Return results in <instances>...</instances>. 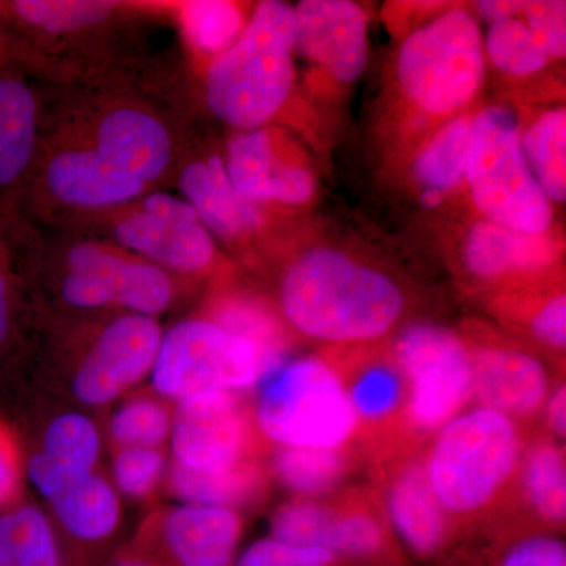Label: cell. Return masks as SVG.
<instances>
[{
	"label": "cell",
	"instance_id": "8992f818",
	"mask_svg": "<svg viewBox=\"0 0 566 566\" xmlns=\"http://www.w3.org/2000/svg\"><path fill=\"white\" fill-rule=\"evenodd\" d=\"M260 386L256 430L275 446L346 450L359 438L340 376L324 357L286 360Z\"/></svg>",
	"mask_w": 566,
	"mask_h": 566
},
{
	"label": "cell",
	"instance_id": "ac0fdd59",
	"mask_svg": "<svg viewBox=\"0 0 566 566\" xmlns=\"http://www.w3.org/2000/svg\"><path fill=\"white\" fill-rule=\"evenodd\" d=\"M112 234L118 249L164 271L199 274L214 263L216 240L199 218H163L133 210Z\"/></svg>",
	"mask_w": 566,
	"mask_h": 566
},
{
	"label": "cell",
	"instance_id": "2e32d148",
	"mask_svg": "<svg viewBox=\"0 0 566 566\" xmlns=\"http://www.w3.org/2000/svg\"><path fill=\"white\" fill-rule=\"evenodd\" d=\"M293 9L297 54L338 84L359 80L370 44L364 7L352 0H303Z\"/></svg>",
	"mask_w": 566,
	"mask_h": 566
},
{
	"label": "cell",
	"instance_id": "52a82bcc",
	"mask_svg": "<svg viewBox=\"0 0 566 566\" xmlns=\"http://www.w3.org/2000/svg\"><path fill=\"white\" fill-rule=\"evenodd\" d=\"M392 354L408 385L406 441L434 436L474 398L471 348L455 331L411 324L398 334Z\"/></svg>",
	"mask_w": 566,
	"mask_h": 566
},
{
	"label": "cell",
	"instance_id": "83f0119b",
	"mask_svg": "<svg viewBox=\"0 0 566 566\" xmlns=\"http://www.w3.org/2000/svg\"><path fill=\"white\" fill-rule=\"evenodd\" d=\"M516 482L528 512L549 531L566 521L565 449L549 436H538L524 447Z\"/></svg>",
	"mask_w": 566,
	"mask_h": 566
},
{
	"label": "cell",
	"instance_id": "7bdbcfd3",
	"mask_svg": "<svg viewBox=\"0 0 566 566\" xmlns=\"http://www.w3.org/2000/svg\"><path fill=\"white\" fill-rule=\"evenodd\" d=\"M0 214V349L10 340L13 331L14 305L13 283H11L10 248L13 244L10 223Z\"/></svg>",
	"mask_w": 566,
	"mask_h": 566
},
{
	"label": "cell",
	"instance_id": "d6a6232c",
	"mask_svg": "<svg viewBox=\"0 0 566 566\" xmlns=\"http://www.w3.org/2000/svg\"><path fill=\"white\" fill-rule=\"evenodd\" d=\"M178 20L189 46L210 62L240 39L249 17L229 0H189L178 7Z\"/></svg>",
	"mask_w": 566,
	"mask_h": 566
},
{
	"label": "cell",
	"instance_id": "6da1fadb",
	"mask_svg": "<svg viewBox=\"0 0 566 566\" xmlns=\"http://www.w3.org/2000/svg\"><path fill=\"white\" fill-rule=\"evenodd\" d=\"M281 311L296 333L334 346L381 340L400 322L405 294L389 275L334 248L308 249L282 275Z\"/></svg>",
	"mask_w": 566,
	"mask_h": 566
},
{
	"label": "cell",
	"instance_id": "ffe728a7",
	"mask_svg": "<svg viewBox=\"0 0 566 566\" xmlns=\"http://www.w3.org/2000/svg\"><path fill=\"white\" fill-rule=\"evenodd\" d=\"M557 252L549 233L515 232L482 219L465 233L461 263L476 281L501 283L543 273Z\"/></svg>",
	"mask_w": 566,
	"mask_h": 566
},
{
	"label": "cell",
	"instance_id": "4fadbf2b",
	"mask_svg": "<svg viewBox=\"0 0 566 566\" xmlns=\"http://www.w3.org/2000/svg\"><path fill=\"white\" fill-rule=\"evenodd\" d=\"M327 360L340 376L359 424V438L375 446L379 457L403 446L400 436L405 438L408 385L392 352L359 348Z\"/></svg>",
	"mask_w": 566,
	"mask_h": 566
},
{
	"label": "cell",
	"instance_id": "7a4b0ae2",
	"mask_svg": "<svg viewBox=\"0 0 566 566\" xmlns=\"http://www.w3.org/2000/svg\"><path fill=\"white\" fill-rule=\"evenodd\" d=\"M294 9L264 0L229 50L208 62L205 99L214 117L237 132L263 128L292 98L296 69Z\"/></svg>",
	"mask_w": 566,
	"mask_h": 566
},
{
	"label": "cell",
	"instance_id": "8fae6325",
	"mask_svg": "<svg viewBox=\"0 0 566 566\" xmlns=\"http://www.w3.org/2000/svg\"><path fill=\"white\" fill-rule=\"evenodd\" d=\"M381 461L376 495L398 545L420 560L441 556L457 526L436 497L422 453L395 449L381 455Z\"/></svg>",
	"mask_w": 566,
	"mask_h": 566
},
{
	"label": "cell",
	"instance_id": "1f68e13d",
	"mask_svg": "<svg viewBox=\"0 0 566 566\" xmlns=\"http://www.w3.org/2000/svg\"><path fill=\"white\" fill-rule=\"evenodd\" d=\"M352 461L346 450L277 447L271 469L279 483L296 497L322 499L344 483Z\"/></svg>",
	"mask_w": 566,
	"mask_h": 566
},
{
	"label": "cell",
	"instance_id": "30bf717a",
	"mask_svg": "<svg viewBox=\"0 0 566 566\" xmlns=\"http://www.w3.org/2000/svg\"><path fill=\"white\" fill-rule=\"evenodd\" d=\"M486 62L499 73L531 77L566 54V3L560 0H486L475 7Z\"/></svg>",
	"mask_w": 566,
	"mask_h": 566
},
{
	"label": "cell",
	"instance_id": "7402d4cb",
	"mask_svg": "<svg viewBox=\"0 0 566 566\" xmlns=\"http://www.w3.org/2000/svg\"><path fill=\"white\" fill-rule=\"evenodd\" d=\"M178 186L182 199L191 205L214 240H243L263 226V208L233 188L222 156L189 163L181 170Z\"/></svg>",
	"mask_w": 566,
	"mask_h": 566
},
{
	"label": "cell",
	"instance_id": "f546056e",
	"mask_svg": "<svg viewBox=\"0 0 566 566\" xmlns=\"http://www.w3.org/2000/svg\"><path fill=\"white\" fill-rule=\"evenodd\" d=\"M169 486L181 504L234 510L259 499L266 480L262 465L251 458L219 471H193L174 463L169 472Z\"/></svg>",
	"mask_w": 566,
	"mask_h": 566
},
{
	"label": "cell",
	"instance_id": "5bb4252c",
	"mask_svg": "<svg viewBox=\"0 0 566 566\" xmlns=\"http://www.w3.org/2000/svg\"><path fill=\"white\" fill-rule=\"evenodd\" d=\"M163 329L153 316L126 314L104 327L85 354L73 390L84 405L102 406L151 374Z\"/></svg>",
	"mask_w": 566,
	"mask_h": 566
},
{
	"label": "cell",
	"instance_id": "e0dca14e",
	"mask_svg": "<svg viewBox=\"0 0 566 566\" xmlns=\"http://www.w3.org/2000/svg\"><path fill=\"white\" fill-rule=\"evenodd\" d=\"M469 348L476 403L517 423L542 415L553 387L546 365L535 354L497 342H469Z\"/></svg>",
	"mask_w": 566,
	"mask_h": 566
},
{
	"label": "cell",
	"instance_id": "603a6c76",
	"mask_svg": "<svg viewBox=\"0 0 566 566\" xmlns=\"http://www.w3.org/2000/svg\"><path fill=\"white\" fill-rule=\"evenodd\" d=\"M102 434L91 417L66 412L52 420L43 449L31 457L28 476L41 497L51 502L66 486L95 472Z\"/></svg>",
	"mask_w": 566,
	"mask_h": 566
},
{
	"label": "cell",
	"instance_id": "8d00e7d4",
	"mask_svg": "<svg viewBox=\"0 0 566 566\" xmlns=\"http://www.w3.org/2000/svg\"><path fill=\"white\" fill-rule=\"evenodd\" d=\"M172 415L155 398H134L126 401L112 416L109 433L112 441L120 449L145 447L161 449L169 441Z\"/></svg>",
	"mask_w": 566,
	"mask_h": 566
},
{
	"label": "cell",
	"instance_id": "bcb514c9",
	"mask_svg": "<svg viewBox=\"0 0 566 566\" xmlns=\"http://www.w3.org/2000/svg\"><path fill=\"white\" fill-rule=\"evenodd\" d=\"M0 566H17L11 510L0 513Z\"/></svg>",
	"mask_w": 566,
	"mask_h": 566
},
{
	"label": "cell",
	"instance_id": "4316f807",
	"mask_svg": "<svg viewBox=\"0 0 566 566\" xmlns=\"http://www.w3.org/2000/svg\"><path fill=\"white\" fill-rule=\"evenodd\" d=\"M474 112L465 111L442 122L423 142L412 161V175L422 188L420 202L438 208L447 193L464 185Z\"/></svg>",
	"mask_w": 566,
	"mask_h": 566
},
{
	"label": "cell",
	"instance_id": "3957f363",
	"mask_svg": "<svg viewBox=\"0 0 566 566\" xmlns=\"http://www.w3.org/2000/svg\"><path fill=\"white\" fill-rule=\"evenodd\" d=\"M524 447L520 423L480 405L463 409L433 436L424 471L457 527L485 515L515 485Z\"/></svg>",
	"mask_w": 566,
	"mask_h": 566
},
{
	"label": "cell",
	"instance_id": "44dd1931",
	"mask_svg": "<svg viewBox=\"0 0 566 566\" xmlns=\"http://www.w3.org/2000/svg\"><path fill=\"white\" fill-rule=\"evenodd\" d=\"M92 148L145 186L158 180L172 159V140L166 126L134 107L107 112L96 125Z\"/></svg>",
	"mask_w": 566,
	"mask_h": 566
},
{
	"label": "cell",
	"instance_id": "ba28073f",
	"mask_svg": "<svg viewBox=\"0 0 566 566\" xmlns=\"http://www.w3.org/2000/svg\"><path fill=\"white\" fill-rule=\"evenodd\" d=\"M161 397L182 400L207 392H240L260 385L262 363L251 342L211 318H191L163 333L151 368Z\"/></svg>",
	"mask_w": 566,
	"mask_h": 566
},
{
	"label": "cell",
	"instance_id": "836d02e7",
	"mask_svg": "<svg viewBox=\"0 0 566 566\" xmlns=\"http://www.w3.org/2000/svg\"><path fill=\"white\" fill-rule=\"evenodd\" d=\"M210 318L255 346L262 363V379L289 360L281 324L262 305L244 297H227L219 301Z\"/></svg>",
	"mask_w": 566,
	"mask_h": 566
},
{
	"label": "cell",
	"instance_id": "cb8c5ba5",
	"mask_svg": "<svg viewBox=\"0 0 566 566\" xmlns=\"http://www.w3.org/2000/svg\"><path fill=\"white\" fill-rule=\"evenodd\" d=\"M44 185L62 203L87 210L134 202L147 188L112 166L92 147L57 153L44 170Z\"/></svg>",
	"mask_w": 566,
	"mask_h": 566
},
{
	"label": "cell",
	"instance_id": "f35d334b",
	"mask_svg": "<svg viewBox=\"0 0 566 566\" xmlns=\"http://www.w3.org/2000/svg\"><path fill=\"white\" fill-rule=\"evenodd\" d=\"M233 566H354L329 549L294 546L273 536L256 539L237 557Z\"/></svg>",
	"mask_w": 566,
	"mask_h": 566
},
{
	"label": "cell",
	"instance_id": "7dc6e473",
	"mask_svg": "<svg viewBox=\"0 0 566 566\" xmlns=\"http://www.w3.org/2000/svg\"><path fill=\"white\" fill-rule=\"evenodd\" d=\"M107 566H169L161 558L145 553H126L115 557Z\"/></svg>",
	"mask_w": 566,
	"mask_h": 566
},
{
	"label": "cell",
	"instance_id": "5b68a950",
	"mask_svg": "<svg viewBox=\"0 0 566 566\" xmlns=\"http://www.w3.org/2000/svg\"><path fill=\"white\" fill-rule=\"evenodd\" d=\"M521 122L520 114L505 104L474 112L464 185L483 221L545 234L553 226L554 205L528 169L521 148Z\"/></svg>",
	"mask_w": 566,
	"mask_h": 566
},
{
	"label": "cell",
	"instance_id": "ee69618b",
	"mask_svg": "<svg viewBox=\"0 0 566 566\" xmlns=\"http://www.w3.org/2000/svg\"><path fill=\"white\" fill-rule=\"evenodd\" d=\"M18 479H20V469H18L13 442L0 428V509L9 504L10 499L17 493Z\"/></svg>",
	"mask_w": 566,
	"mask_h": 566
},
{
	"label": "cell",
	"instance_id": "d6986e66",
	"mask_svg": "<svg viewBox=\"0 0 566 566\" xmlns=\"http://www.w3.org/2000/svg\"><path fill=\"white\" fill-rule=\"evenodd\" d=\"M243 520L226 506L180 504L164 516L161 546L169 566H233Z\"/></svg>",
	"mask_w": 566,
	"mask_h": 566
},
{
	"label": "cell",
	"instance_id": "60d3db41",
	"mask_svg": "<svg viewBox=\"0 0 566 566\" xmlns=\"http://www.w3.org/2000/svg\"><path fill=\"white\" fill-rule=\"evenodd\" d=\"M516 319L523 322L536 344L554 353L565 352L566 296L560 290L536 297L535 303H528L524 315L516 316Z\"/></svg>",
	"mask_w": 566,
	"mask_h": 566
},
{
	"label": "cell",
	"instance_id": "74e56055",
	"mask_svg": "<svg viewBox=\"0 0 566 566\" xmlns=\"http://www.w3.org/2000/svg\"><path fill=\"white\" fill-rule=\"evenodd\" d=\"M17 566H65L48 516L35 505L11 510Z\"/></svg>",
	"mask_w": 566,
	"mask_h": 566
},
{
	"label": "cell",
	"instance_id": "e575fe53",
	"mask_svg": "<svg viewBox=\"0 0 566 566\" xmlns=\"http://www.w3.org/2000/svg\"><path fill=\"white\" fill-rule=\"evenodd\" d=\"M112 10V2L91 0H17L0 6V20L41 32L65 33L98 24L109 17Z\"/></svg>",
	"mask_w": 566,
	"mask_h": 566
},
{
	"label": "cell",
	"instance_id": "ab89813d",
	"mask_svg": "<svg viewBox=\"0 0 566 566\" xmlns=\"http://www.w3.org/2000/svg\"><path fill=\"white\" fill-rule=\"evenodd\" d=\"M166 472V457L161 449L128 447L118 450L114 460L115 485L128 497L150 494Z\"/></svg>",
	"mask_w": 566,
	"mask_h": 566
},
{
	"label": "cell",
	"instance_id": "9c48e42d",
	"mask_svg": "<svg viewBox=\"0 0 566 566\" xmlns=\"http://www.w3.org/2000/svg\"><path fill=\"white\" fill-rule=\"evenodd\" d=\"M62 296L73 307L120 305L128 314H163L174 297L167 271L117 245L80 244L70 252Z\"/></svg>",
	"mask_w": 566,
	"mask_h": 566
},
{
	"label": "cell",
	"instance_id": "9a60e30c",
	"mask_svg": "<svg viewBox=\"0 0 566 566\" xmlns=\"http://www.w3.org/2000/svg\"><path fill=\"white\" fill-rule=\"evenodd\" d=\"M223 164L233 188L259 207L296 208L314 199L316 178L311 167L293 158L268 126L233 134Z\"/></svg>",
	"mask_w": 566,
	"mask_h": 566
},
{
	"label": "cell",
	"instance_id": "4dcf8cb0",
	"mask_svg": "<svg viewBox=\"0 0 566 566\" xmlns=\"http://www.w3.org/2000/svg\"><path fill=\"white\" fill-rule=\"evenodd\" d=\"M521 148L535 181L553 205L566 200V109L549 107L521 122Z\"/></svg>",
	"mask_w": 566,
	"mask_h": 566
},
{
	"label": "cell",
	"instance_id": "f6af8a7d",
	"mask_svg": "<svg viewBox=\"0 0 566 566\" xmlns=\"http://www.w3.org/2000/svg\"><path fill=\"white\" fill-rule=\"evenodd\" d=\"M547 436L557 442L565 441L566 436V387L564 382L551 390L542 409Z\"/></svg>",
	"mask_w": 566,
	"mask_h": 566
},
{
	"label": "cell",
	"instance_id": "484cf974",
	"mask_svg": "<svg viewBox=\"0 0 566 566\" xmlns=\"http://www.w3.org/2000/svg\"><path fill=\"white\" fill-rule=\"evenodd\" d=\"M39 137V103L32 88L0 71V193L17 188L31 169Z\"/></svg>",
	"mask_w": 566,
	"mask_h": 566
},
{
	"label": "cell",
	"instance_id": "f1b7e54d",
	"mask_svg": "<svg viewBox=\"0 0 566 566\" xmlns=\"http://www.w3.org/2000/svg\"><path fill=\"white\" fill-rule=\"evenodd\" d=\"M50 504L62 527L80 542H102L120 523L117 490L95 472L71 483Z\"/></svg>",
	"mask_w": 566,
	"mask_h": 566
},
{
	"label": "cell",
	"instance_id": "d590c367",
	"mask_svg": "<svg viewBox=\"0 0 566 566\" xmlns=\"http://www.w3.org/2000/svg\"><path fill=\"white\" fill-rule=\"evenodd\" d=\"M334 516V502L294 497L275 509L270 521V536L286 545L329 549Z\"/></svg>",
	"mask_w": 566,
	"mask_h": 566
},
{
	"label": "cell",
	"instance_id": "277c9868",
	"mask_svg": "<svg viewBox=\"0 0 566 566\" xmlns=\"http://www.w3.org/2000/svg\"><path fill=\"white\" fill-rule=\"evenodd\" d=\"M485 76L482 25L464 7L444 10L409 32L395 61L405 103L431 120L446 122L468 111Z\"/></svg>",
	"mask_w": 566,
	"mask_h": 566
},
{
	"label": "cell",
	"instance_id": "d4e9b609",
	"mask_svg": "<svg viewBox=\"0 0 566 566\" xmlns=\"http://www.w3.org/2000/svg\"><path fill=\"white\" fill-rule=\"evenodd\" d=\"M329 549L354 566H398L400 551L378 495L352 491L334 502Z\"/></svg>",
	"mask_w": 566,
	"mask_h": 566
},
{
	"label": "cell",
	"instance_id": "b9f144b4",
	"mask_svg": "<svg viewBox=\"0 0 566 566\" xmlns=\"http://www.w3.org/2000/svg\"><path fill=\"white\" fill-rule=\"evenodd\" d=\"M494 566H566L564 538L551 532L517 536L502 551Z\"/></svg>",
	"mask_w": 566,
	"mask_h": 566
},
{
	"label": "cell",
	"instance_id": "7c38bea8",
	"mask_svg": "<svg viewBox=\"0 0 566 566\" xmlns=\"http://www.w3.org/2000/svg\"><path fill=\"white\" fill-rule=\"evenodd\" d=\"M169 441L174 463L193 471H219L252 458L251 420L233 392L178 400Z\"/></svg>",
	"mask_w": 566,
	"mask_h": 566
}]
</instances>
